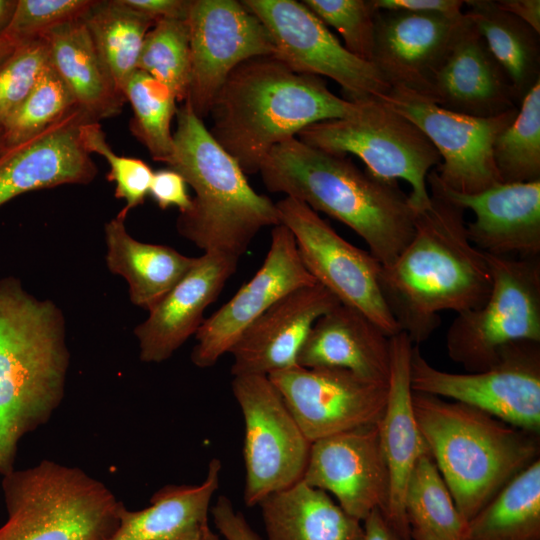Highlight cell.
I'll return each mask as SVG.
<instances>
[{
  "label": "cell",
  "mask_w": 540,
  "mask_h": 540,
  "mask_svg": "<svg viewBox=\"0 0 540 540\" xmlns=\"http://www.w3.org/2000/svg\"><path fill=\"white\" fill-rule=\"evenodd\" d=\"M377 10H406L460 16L465 0H373Z\"/></svg>",
  "instance_id": "bcb514c9"
},
{
  "label": "cell",
  "mask_w": 540,
  "mask_h": 540,
  "mask_svg": "<svg viewBox=\"0 0 540 540\" xmlns=\"http://www.w3.org/2000/svg\"><path fill=\"white\" fill-rule=\"evenodd\" d=\"M17 46L13 41L0 34V63L10 56Z\"/></svg>",
  "instance_id": "f907efd6"
},
{
  "label": "cell",
  "mask_w": 540,
  "mask_h": 540,
  "mask_svg": "<svg viewBox=\"0 0 540 540\" xmlns=\"http://www.w3.org/2000/svg\"><path fill=\"white\" fill-rule=\"evenodd\" d=\"M7 148L5 138H4V132L3 128L0 127V153Z\"/></svg>",
  "instance_id": "816d5d0a"
},
{
  "label": "cell",
  "mask_w": 540,
  "mask_h": 540,
  "mask_svg": "<svg viewBox=\"0 0 540 540\" xmlns=\"http://www.w3.org/2000/svg\"><path fill=\"white\" fill-rule=\"evenodd\" d=\"M412 346V341L403 331L391 337L387 401L378 422L380 444L390 481L388 507L384 516L405 540H411L403 506L408 479L417 460L430 454L418 427L412 404Z\"/></svg>",
  "instance_id": "d4e9b609"
},
{
  "label": "cell",
  "mask_w": 540,
  "mask_h": 540,
  "mask_svg": "<svg viewBox=\"0 0 540 540\" xmlns=\"http://www.w3.org/2000/svg\"><path fill=\"white\" fill-rule=\"evenodd\" d=\"M492 152L502 183L540 180V81L522 98L515 119L498 135Z\"/></svg>",
  "instance_id": "d590c367"
},
{
  "label": "cell",
  "mask_w": 540,
  "mask_h": 540,
  "mask_svg": "<svg viewBox=\"0 0 540 540\" xmlns=\"http://www.w3.org/2000/svg\"><path fill=\"white\" fill-rule=\"evenodd\" d=\"M214 524L225 540H261L243 514L234 509L231 500L219 496L211 508Z\"/></svg>",
  "instance_id": "ee69618b"
},
{
  "label": "cell",
  "mask_w": 540,
  "mask_h": 540,
  "mask_svg": "<svg viewBox=\"0 0 540 540\" xmlns=\"http://www.w3.org/2000/svg\"><path fill=\"white\" fill-rule=\"evenodd\" d=\"M238 257L204 252L188 273L134 328L139 358L145 363L168 360L204 321V311L236 272Z\"/></svg>",
  "instance_id": "7402d4cb"
},
{
  "label": "cell",
  "mask_w": 540,
  "mask_h": 540,
  "mask_svg": "<svg viewBox=\"0 0 540 540\" xmlns=\"http://www.w3.org/2000/svg\"><path fill=\"white\" fill-rule=\"evenodd\" d=\"M364 540H405L387 521L379 509L373 510L363 521Z\"/></svg>",
  "instance_id": "c3c4849f"
},
{
  "label": "cell",
  "mask_w": 540,
  "mask_h": 540,
  "mask_svg": "<svg viewBox=\"0 0 540 540\" xmlns=\"http://www.w3.org/2000/svg\"><path fill=\"white\" fill-rule=\"evenodd\" d=\"M296 138L332 154L355 155L381 178L406 181L416 213L429 206L427 176L441 157L417 125L381 99L361 101L353 115L311 124Z\"/></svg>",
  "instance_id": "ba28073f"
},
{
  "label": "cell",
  "mask_w": 540,
  "mask_h": 540,
  "mask_svg": "<svg viewBox=\"0 0 540 540\" xmlns=\"http://www.w3.org/2000/svg\"><path fill=\"white\" fill-rule=\"evenodd\" d=\"M81 136L90 154H99L107 161L110 170L106 178L115 184L114 196L125 201L120 213L127 216L130 210L144 203L154 171L141 159L115 154L98 121H85L81 126Z\"/></svg>",
  "instance_id": "f35d334b"
},
{
  "label": "cell",
  "mask_w": 540,
  "mask_h": 540,
  "mask_svg": "<svg viewBox=\"0 0 540 540\" xmlns=\"http://www.w3.org/2000/svg\"><path fill=\"white\" fill-rule=\"evenodd\" d=\"M123 95L133 111L130 130L155 161L170 163L174 153L171 122L176 98L161 82L136 70L125 84Z\"/></svg>",
  "instance_id": "e575fe53"
},
{
  "label": "cell",
  "mask_w": 540,
  "mask_h": 540,
  "mask_svg": "<svg viewBox=\"0 0 540 540\" xmlns=\"http://www.w3.org/2000/svg\"><path fill=\"white\" fill-rule=\"evenodd\" d=\"M258 173L270 192L284 193L352 229L382 267L395 261L414 234L416 212L398 181L361 170L347 156L294 137L275 146Z\"/></svg>",
  "instance_id": "7a4b0ae2"
},
{
  "label": "cell",
  "mask_w": 540,
  "mask_h": 540,
  "mask_svg": "<svg viewBox=\"0 0 540 540\" xmlns=\"http://www.w3.org/2000/svg\"><path fill=\"white\" fill-rule=\"evenodd\" d=\"M75 106L70 90L49 62L27 98L2 126L7 147L39 133Z\"/></svg>",
  "instance_id": "74e56055"
},
{
  "label": "cell",
  "mask_w": 540,
  "mask_h": 540,
  "mask_svg": "<svg viewBox=\"0 0 540 540\" xmlns=\"http://www.w3.org/2000/svg\"><path fill=\"white\" fill-rule=\"evenodd\" d=\"M49 62L43 37L18 45L0 63V127L24 102Z\"/></svg>",
  "instance_id": "b9f144b4"
},
{
  "label": "cell",
  "mask_w": 540,
  "mask_h": 540,
  "mask_svg": "<svg viewBox=\"0 0 540 540\" xmlns=\"http://www.w3.org/2000/svg\"><path fill=\"white\" fill-rule=\"evenodd\" d=\"M429 206L416 213L415 231L395 261L380 271L383 296L412 343L427 340L439 314L474 310L487 300L492 277L485 254L470 241L465 209L427 176Z\"/></svg>",
  "instance_id": "6da1fadb"
},
{
  "label": "cell",
  "mask_w": 540,
  "mask_h": 540,
  "mask_svg": "<svg viewBox=\"0 0 540 540\" xmlns=\"http://www.w3.org/2000/svg\"><path fill=\"white\" fill-rule=\"evenodd\" d=\"M381 100L417 125L434 145L441 157L434 170L444 187L475 194L502 183L493 160V144L515 119L518 107L478 118L443 109L400 88H391Z\"/></svg>",
  "instance_id": "4fadbf2b"
},
{
  "label": "cell",
  "mask_w": 540,
  "mask_h": 540,
  "mask_svg": "<svg viewBox=\"0 0 540 540\" xmlns=\"http://www.w3.org/2000/svg\"><path fill=\"white\" fill-rule=\"evenodd\" d=\"M339 304L319 283L284 296L257 318L231 348L232 375L268 376L298 365L299 352L314 323Z\"/></svg>",
  "instance_id": "44dd1931"
},
{
  "label": "cell",
  "mask_w": 540,
  "mask_h": 540,
  "mask_svg": "<svg viewBox=\"0 0 540 540\" xmlns=\"http://www.w3.org/2000/svg\"><path fill=\"white\" fill-rule=\"evenodd\" d=\"M403 506L411 540H466L468 521L456 508L430 454L413 467Z\"/></svg>",
  "instance_id": "d6a6232c"
},
{
  "label": "cell",
  "mask_w": 540,
  "mask_h": 540,
  "mask_svg": "<svg viewBox=\"0 0 540 540\" xmlns=\"http://www.w3.org/2000/svg\"><path fill=\"white\" fill-rule=\"evenodd\" d=\"M466 14L377 10L371 63L391 88L429 97Z\"/></svg>",
  "instance_id": "d6986e66"
},
{
  "label": "cell",
  "mask_w": 540,
  "mask_h": 540,
  "mask_svg": "<svg viewBox=\"0 0 540 540\" xmlns=\"http://www.w3.org/2000/svg\"><path fill=\"white\" fill-rule=\"evenodd\" d=\"M485 254L492 287L485 303L458 313L445 338L449 358L468 372L495 365L507 346L540 342V259Z\"/></svg>",
  "instance_id": "9c48e42d"
},
{
  "label": "cell",
  "mask_w": 540,
  "mask_h": 540,
  "mask_svg": "<svg viewBox=\"0 0 540 540\" xmlns=\"http://www.w3.org/2000/svg\"><path fill=\"white\" fill-rule=\"evenodd\" d=\"M415 418L453 501L471 520L538 459L536 434L460 402L413 392Z\"/></svg>",
  "instance_id": "8992f818"
},
{
  "label": "cell",
  "mask_w": 540,
  "mask_h": 540,
  "mask_svg": "<svg viewBox=\"0 0 540 540\" xmlns=\"http://www.w3.org/2000/svg\"><path fill=\"white\" fill-rule=\"evenodd\" d=\"M439 184L451 200L475 214L466 228L470 241L481 252L523 259L539 257L540 180L501 183L475 194H460Z\"/></svg>",
  "instance_id": "cb8c5ba5"
},
{
  "label": "cell",
  "mask_w": 540,
  "mask_h": 540,
  "mask_svg": "<svg viewBox=\"0 0 540 540\" xmlns=\"http://www.w3.org/2000/svg\"><path fill=\"white\" fill-rule=\"evenodd\" d=\"M305 368H341L388 383L391 337L359 310L339 304L311 328L297 359Z\"/></svg>",
  "instance_id": "484cf974"
},
{
  "label": "cell",
  "mask_w": 540,
  "mask_h": 540,
  "mask_svg": "<svg viewBox=\"0 0 540 540\" xmlns=\"http://www.w3.org/2000/svg\"><path fill=\"white\" fill-rule=\"evenodd\" d=\"M360 103L335 95L320 76L258 56L226 78L210 109L209 131L246 175L256 174L275 146L311 124L353 115Z\"/></svg>",
  "instance_id": "277c9868"
},
{
  "label": "cell",
  "mask_w": 540,
  "mask_h": 540,
  "mask_svg": "<svg viewBox=\"0 0 540 540\" xmlns=\"http://www.w3.org/2000/svg\"><path fill=\"white\" fill-rule=\"evenodd\" d=\"M268 377L311 443L376 425L386 406L388 383L346 369L296 365Z\"/></svg>",
  "instance_id": "2e32d148"
},
{
  "label": "cell",
  "mask_w": 540,
  "mask_h": 540,
  "mask_svg": "<svg viewBox=\"0 0 540 540\" xmlns=\"http://www.w3.org/2000/svg\"><path fill=\"white\" fill-rule=\"evenodd\" d=\"M187 24L191 80L188 102L201 119L231 71L247 59L274 56L275 46L260 19L236 0H192Z\"/></svg>",
  "instance_id": "9a60e30c"
},
{
  "label": "cell",
  "mask_w": 540,
  "mask_h": 540,
  "mask_svg": "<svg viewBox=\"0 0 540 540\" xmlns=\"http://www.w3.org/2000/svg\"><path fill=\"white\" fill-rule=\"evenodd\" d=\"M302 480L334 495L338 505L361 522L375 509L385 515L390 481L378 423L312 442Z\"/></svg>",
  "instance_id": "ac0fdd59"
},
{
  "label": "cell",
  "mask_w": 540,
  "mask_h": 540,
  "mask_svg": "<svg viewBox=\"0 0 540 540\" xmlns=\"http://www.w3.org/2000/svg\"><path fill=\"white\" fill-rule=\"evenodd\" d=\"M138 70L168 87L177 102L187 100L191 57L186 20H160L154 24L146 34Z\"/></svg>",
  "instance_id": "8d00e7d4"
},
{
  "label": "cell",
  "mask_w": 540,
  "mask_h": 540,
  "mask_svg": "<svg viewBox=\"0 0 540 540\" xmlns=\"http://www.w3.org/2000/svg\"><path fill=\"white\" fill-rule=\"evenodd\" d=\"M242 2L270 33L274 56L292 70L332 79L349 101L381 99L390 91V85L373 64L351 54L303 2Z\"/></svg>",
  "instance_id": "5bb4252c"
},
{
  "label": "cell",
  "mask_w": 540,
  "mask_h": 540,
  "mask_svg": "<svg viewBox=\"0 0 540 540\" xmlns=\"http://www.w3.org/2000/svg\"><path fill=\"white\" fill-rule=\"evenodd\" d=\"M123 5L155 23L160 20H187L192 0H120Z\"/></svg>",
  "instance_id": "f6af8a7d"
},
{
  "label": "cell",
  "mask_w": 540,
  "mask_h": 540,
  "mask_svg": "<svg viewBox=\"0 0 540 540\" xmlns=\"http://www.w3.org/2000/svg\"><path fill=\"white\" fill-rule=\"evenodd\" d=\"M315 283L301 260L291 231L283 224L274 226L261 267L231 299L204 319L195 333L192 363L198 368L214 366L271 306L292 291Z\"/></svg>",
  "instance_id": "e0dca14e"
},
{
  "label": "cell",
  "mask_w": 540,
  "mask_h": 540,
  "mask_svg": "<svg viewBox=\"0 0 540 540\" xmlns=\"http://www.w3.org/2000/svg\"><path fill=\"white\" fill-rule=\"evenodd\" d=\"M84 22L115 88L124 97L125 84L138 70L146 34L155 22L120 0L99 1Z\"/></svg>",
  "instance_id": "836d02e7"
},
{
  "label": "cell",
  "mask_w": 540,
  "mask_h": 540,
  "mask_svg": "<svg viewBox=\"0 0 540 540\" xmlns=\"http://www.w3.org/2000/svg\"><path fill=\"white\" fill-rule=\"evenodd\" d=\"M326 26L343 38L344 47L357 58L371 63L375 15L373 0L302 1Z\"/></svg>",
  "instance_id": "ab89813d"
},
{
  "label": "cell",
  "mask_w": 540,
  "mask_h": 540,
  "mask_svg": "<svg viewBox=\"0 0 540 540\" xmlns=\"http://www.w3.org/2000/svg\"><path fill=\"white\" fill-rule=\"evenodd\" d=\"M465 13L507 74L517 99L540 81V34L494 0H465Z\"/></svg>",
  "instance_id": "4dcf8cb0"
},
{
  "label": "cell",
  "mask_w": 540,
  "mask_h": 540,
  "mask_svg": "<svg viewBox=\"0 0 540 540\" xmlns=\"http://www.w3.org/2000/svg\"><path fill=\"white\" fill-rule=\"evenodd\" d=\"M231 386L244 420V502L252 507L302 480L311 442L267 375H237Z\"/></svg>",
  "instance_id": "8fae6325"
},
{
  "label": "cell",
  "mask_w": 540,
  "mask_h": 540,
  "mask_svg": "<svg viewBox=\"0 0 540 540\" xmlns=\"http://www.w3.org/2000/svg\"><path fill=\"white\" fill-rule=\"evenodd\" d=\"M281 224L293 234L299 255L317 283L341 304L353 307L388 336L401 332L381 289L382 265L354 246L305 203L285 197L276 203Z\"/></svg>",
  "instance_id": "7c38bea8"
},
{
  "label": "cell",
  "mask_w": 540,
  "mask_h": 540,
  "mask_svg": "<svg viewBox=\"0 0 540 540\" xmlns=\"http://www.w3.org/2000/svg\"><path fill=\"white\" fill-rule=\"evenodd\" d=\"M44 37L50 64L76 105L95 121L118 115L125 98L115 88L84 19L60 26Z\"/></svg>",
  "instance_id": "f546056e"
},
{
  "label": "cell",
  "mask_w": 540,
  "mask_h": 540,
  "mask_svg": "<svg viewBox=\"0 0 540 540\" xmlns=\"http://www.w3.org/2000/svg\"><path fill=\"white\" fill-rule=\"evenodd\" d=\"M466 540H540V461L508 481L468 521Z\"/></svg>",
  "instance_id": "1f68e13d"
},
{
  "label": "cell",
  "mask_w": 540,
  "mask_h": 540,
  "mask_svg": "<svg viewBox=\"0 0 540 540\" xmlns=\"http://www.w3.org/2000/svg\"><path fill=\"white\" fill-rule=\"evenodd\" d=\"M497 5L540 34L539 0H496Z\"/></svg>",
  "instance_id": "7dc6e473"
},
{
  "label": "cell",
  "mask_w": 540,
  "mask_h": 540,
  "mask_svg": "<svg viewBox=\"0 0 540 540\" xmlns=\"http://www.w3.org/2000/svg\"><path fill=\"white\" fill-rule=\"evenodd\" d=\"M427 99L443 109L478 118L517 108L507 74L467 14Z\"/></svg>",
  "instance_id": "603a6c76"
},
{
  "label": "cell",
  "mask_w": 540,
  "mask_h": 540,
  "mask_svg": "<svg viewBox=\"0 0 540 540\" xmlns=\"http://www.w3.org/2000/svg\"><path fill=\"white\" fill-rule=\"evenodd\" d=\"M98 3L94 0H17L12 19L2 34L17 45L43 38L60 26L83 20Z\"/></svg>",
  "instance_id": "60d3db41"
},
{
  "label": "cell",
  "mask_w": 540,
  "mask_h": 540,
  "mask_svg": "<svg viewBox=\"0 0 540 540\" xmlns=\"http://www.w3.org/2000/svg\"><path fill=\"white\" fill-rule=\"evenodd\" d=\"M221 469V461L213 458L202 483L163 486L141 510L123 505L109 540H219L210 529L209 512Z\"/></svg>",
  "instance_id": "4316f807"
},
{
  "label": "cell",
  "mask_w": 540,
  "mask_h": 540,
  "mask_svg": "<svg viewBox=\"0 0 540 540\" xmlns=\"http://www.w3.org/2000/svg\"><path fill=\"white\" fill-rule=\"evenodd\" d=\"M17 0H0V34L9 25L16 8Z\"/></svg>",
  "instance_id": "681fc988"
},
{
  "label": "cell",
  "mask_w": 540,
  "mask_h": 540,
  "mask_svg": "<svg viewBox=\"0 0 540 540\" xmlns=\"http://www.w3.org/2000/svg\"><path fill=\"white\" fill-rule=\"evenodd\" d=\"M89 119L75 106L39 133L3 150L0 207L27 192L92 182L97 167L81 136V126Z\"/></svg>",
  "instance_id": "ffe728a7"
},
{
  "label": "cell",
  "mask_w": 540,
  "mask_h": 540,
  "mask_svg": "<svg viewBox=\"0 0 540 540\" xmlns=\"http://www.w3.org/2000/svg\"><path fill=\"white\" fill-rule=\"evenodd\" d=\"M0 540H109L124 505L83 469L44 459L2 476Z\"/></svg>",
  "instance_id": "52a82bcc"
},
{
  "label": "cell",
  "mask_w": 540,
  "mask_h": 540,
  "mask_svg": "<svg viewBox=\"0 0 540 540\" xmlns=\"http://www.w3.org/2000/svg\"><path fill=\"white\" fill-rule=\"evenodd\" d=\"M126 217L119 212L105 223L106 265L127 282L131 303L150 311L188 273L197 257L135 239L127 231Z\"/></svg>",
  "instance_id": "83f0119b"
},
{
  "label": "cell",
  "mask_w": 540,
  "mask_h": 540,
  "mask_svg": "<svg viewBox=\"0 0 540 540\" xmlns=\"http://www.w3.org/2000/svg\"><path fill=\"white\" fill-rule=\"evenodd\" d=\"M149 195L163 210L177 207L185 212L191 206V197L183 177L173 169H160L153 173Z\"/></svg>",
  "instance_id": "7bdbcfd3"
},
{
  "label": "cell",
  "mask_w": 540,
  "mask_h": 540,
  "mask_svg": "<svg viewBox=\"0 0 540 540\" xmlns=\"http://www.w3.org/2000/svg\"><path fill=\"white\" fill-rule=\"evenodd\" d=\"M258 506L266 540H364L361 521L303 480L267 496Z\"/></svg>",
  "instance_id": "f1b7e54d"
},
{
  "label": "cell",
  "mask_w": 540,
  "mask_h": 540,
  "mask_svg": "<svg viewBox=\"0 0 540 540\" xmlns=\"http://www.w3.org/2000/svg\"><path fill=\"white\" fill-rule=\"evenodd\" d=\"M175 117L168 166L194 191L190 208L177 217V232L204 252L240 258L261 229L281 224L276 203L253 189L188 102Z\"/></svg>",
  "instance_id": "5b68a950"
},
{
  "label": "cell",
  "mask_w": 540,
  "mask_h": 540,
  "mask_svg": "<svg viewBox=\"0 0 540 540\" xmlns=\"http://www.w3.org/2000/svg\"><path fill=\"white\" fill-rule=\"evenodd\" d=\"M410 384L413 392L450 398L509 425L539 433L540 342L513 343L504 348L492 367L463 374L435 368L418 345H413Z\"/></svg>",
  "instance_id": "30bf717a"
},
{
  "label": "cell",
  "mask_w": 540,
  "mask_h": 540,
  "mask_svg": "<svg viewBox=\"0 0 540 540\" xmlns=\"http://www.w3.org/2000/svg\"><path fill=\"white\" fill-rule=\"evenodd\" d=\"M70 366L66 322L52 300L0 278V474L15 469L22 438L61 405Z\"/></svg>",
  "instance_id": "3957f363"
}]
</instances>
